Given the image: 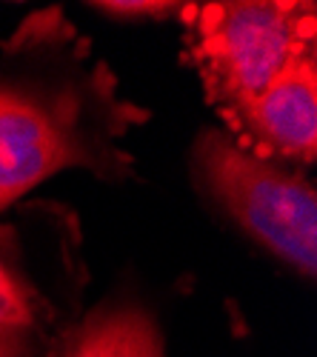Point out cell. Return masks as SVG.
Returning a JSON list of instances; mask_svg holds the SVG:
<instances>
[{
	"label": "cell",
	"instance_id": "6da1fadb",
	"mask_svg": "<svg viewBox=\"0 0 317 357\" xmlns=\"http://www.w3.org/2000/svg\"><path fill=\"white\" fill-rule=\"evenodd\" d=\"M192 61L215 106L232 117L283 72L295 54L314 49L311 3H235L189 6Z\"/></svg>",
	"mask_w": 317,
	"mask_h": 357
},
{
	"label": "cell",
	"instance_id": "7a4b0ae2",
	"mask_svg": "<svg viewBox=\"0 0 317 357\" xmlns=\"http://www.w3.org/2000/svg\"><path fill=\"white\" fill-rule=\"evenodd\" d=\"M197 160L212 195L235 220L292 263L306 278L317 272V195L300 174L283 172L249 155L238 140L206 132L197 143Z\"/></svg>",
	"mask_w": 317,
	"mask_h": 357
},
{
	"label": "cell",
	"instance_id": "3957f363",
	"mask_svg": "<svg viewBox=\"0 0 317 357\" xmlns=\"http://www.w3.org/2000/svg\"><path fill=\"white\" fill-rule=\"evenodd\" d=\"M232 126L240 132L254 158H289L314 160L317 152V63L314 49L295 54L283 72L257 95L238 109Z\"/></svg>",
	"mask_w": 317,
	"mask_h": 357
},
{
	"label": "cell",
	"instance_id": "277c9868",
	"mask_svg": "<svg viewBox=\"0 0 317 357\" xmlns=\"http://www.w3.org/2000/svg\"><path fill=\"white\" fill-rule=\"evenodd\" d=\"M69 163H89L63 117L0 86V209Z\"/></svg>",
	"mask_w": 317,
	"mask_h": 357
},
{
	"label": "cell",
	"instance_id": "5b68a950",
	"mask_svg": "<svg viewBox=\"0 0 317 357\" xmlns=\"http://www.w3.org/2000/svg\"><path fill=\"white\" fill-rule=\"evenodd\" d=\"M66 357H163L155 323L137 309L92 317Z\"/></svg>",
	"mask_w": 317,
	"mask_h": 357
},
{
	"label": "cell",
	"instance_id": "8992f818",
	"mask_svg": "<svg viewBox=\"0 0 317 357\" xmlns=\"http://www.w3.org/2000/svg\"><path fill=\"white\" fill-rule=\"evenodd\" d=\"M35 303L26 286L12 275L9 266L0 260V332L20 335L35 326Z\"/></svg>",
	"mask_w": 317,
	"mask_h": 357
},
{
	"label": "cell",
	"instance_id": "52a82bcc",
	"mask_svg": "<svg viewBox=\"0 0 317 357\" xmlns=\"http://www.w3.org/2000/svg\"><path fill=\"white\" fill-rule=\"evenodd\" d=\"M20 354H23V343H20V335L0 332V357H20Z\"/></svg>",
	"mask_w": 317,
	"mask_h": 357
}]
</instances>
